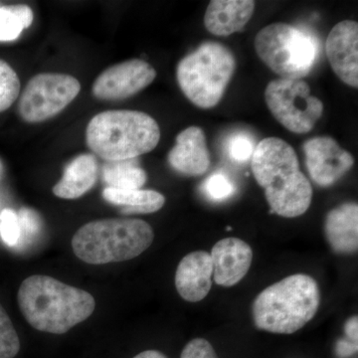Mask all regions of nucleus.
Masks as SVG:
<instances>
[{"label": "nucleus", "mask_w": 358, "mask_h": 358, "mask_svg": "<svg viewBox=\"0 0 358 358\" xmlns=\"http://www.w3.org/2000/svg\"><path fill=\"white\" fill-rule=\"evenodd\" d=\"M251 167L257 183L265 190L272 213L294 218L310 208L312 185L301 173L296 152L287 141L264 138L254 150Z\"/></svg>", "instance_id": "obj_1"}, {"label": "nucleus", "mask_w": 358, "mask_h": 358, "mask_svg": "<svg viewBox=\"0 0 358 358\" xmlns=\"http://www.w3.org/2000/svg\"><path fill=\"white\" fill-rule=\"evenodd\" d=\"M18 305L23 317L35 329L63 334L91 317L94 296L45 275H33L20 285Z\"/></svg>", "instance_id": "obj_2"}, {"label": "nucleus", "mask_w": 358, "mask_h": 358, "mask_svg": "<svg viewBox=\"0 0 358 358\" xmlns=\"http://www.w3.org/2000/svg\"><path fill=\"white\" fill-rule=\"evenodd\" d=\"M159 124L140 110H112L96 115L86 129L90 150L107 162L138 159L159 145Z\"/></svg>", "instance_id": "obj_3"}, {"label": "nucleus", "mask_w": 358, "mask_h": 358, "mask_svg": "<svg viewBox=\"0 0 358 358\" xmlns=\"http://www.w3.org/2000/svg\"><path fill=\"white\" fill-rule=\"evenodd\" d=\"M320 303V289L315 280L308 275L296 274L259 294L252 306V315L258 329L291 334L313 319Z\"/></svg>", "instance_id": "obj_4"}, {"label": "nucleus", "mask_w": 358, "mask_h": 358, "mask_svg": "<svg viewBox=\"0 0 358 358\" xmlns=\"http://www.w3.org/2000/svg\"><path fill=\"white\" fill-rule=\"evenodd\" d=\"M154 239L152 226L141 219H102L79 228L72 238V248L83 262L105 265L140 256Z\"/></svg>", "instance_id": "obj_5"}, {"label": "nucleus", "mask_w": 358, "mask_h": 358, "mask_svg": "<svg viewBox=\"0 0 358 358\" xmlns=\"http://www.w3.org/2000/svg\"><path fill=\"white\" fill-rule=\"evenodd\" d=\"M235 69L232 51L219 42L207 41L178 63L176 78L193 105L211 109L222 99Z\"/></svg>", "instance_id": "obj_6"}, {"label": "nucleus", "mask_w": 358, "mask_h": 358, "mask_svg": "<svg viewBox=\"0 0 358 358\" xmlns=\"http://www.w3.org/2000/svg\"><path fill=\"white\" fill-rule=\"evenodd\" d=\"M257 55L281 79L301 80L315 67L320 54L315 37L296 26L273 23L256 35Z\"/></svg>", "instance_id": "obj_7"}, {"label": "nucleus", "mask_w": 358, "mask_h": 358, "mask_svg": "<svg viewBox=\"0 0 358 358\" xmlns=\"http://www.w3.org/2000/svg\"><path fill=\"white\" fill-rule=\"evenodd\" d=\"M265 100L273 117L294 134L312 131L324 113V103L310 94L303 80L277 79L268 84Z\"/></svg>", "instance_id": "obj_8"}, {"label": "nucleus", "mask_w": 358, "mask_h": 358, "mask_svg": "<svg viewBox=\"0 0 358 358\" xmlns=\"http://www.w3.org/2000/svg\"><path fill=\"white\" fill-rule=\"evenodd\" d=\"M81 84L60 73H41L32 77L20 98L18 112L23 121L37 124L55 117L76 99Z\"/></svg>", "instance_id": "obj_9"}, {"label": "nucleus", "mask_w": 358, "mask_h": 358, "mask_svg": "<svg viewBox=\"0 0 358 358\" xmlns=\"http://www.w3.org/2000/svg\"><path fill=\"white\" fill-rule=\"evenodd\" d=\"M157 71L141 59H131L103 71L96 78L92 93L99 100H126L150 86Z\"/></svg>", "instance_id": "obj_10"}, {"label": "nucleus", "mask_w": 358, "mask_h": 358, "mask_svg": "<svg viewBox=\"0 0 358 358\" xmlns=\"http://www.w3.org/2000/svg\"><path fill=\"white\" fill-rule=\"evenodd\" d=\"M308 174L315 185L329 187L343 178L355 164L350 152L331 136H315L303 143Z\"/></svg>", "instance_id": "obj_11"}, {"label": "nucleus", "mask_w": 358, "mask_h": 358, "mask_svg": "<svg viewBox=\"0 0 358 358\" xmlns=\"http://www.w3.org/2000/svg\"><path fill=\"white\" fill-rule=\"evenodd\" d=\"M326 52L336 76L343 83L358 88V23L343 20L327 36Z\"/></svg>", "instance_id": "obj_12"}, {"label": "nucleus", "mask_w": 358, "mask_h": 358, "mask_svg": "<svg viewBox=\"0 0 358 358\" xmlns=\"http://www.w3.org/2000/svg\"><path fill=\"white\" fill-rule=\"evenodd\" d=\"M210 257L214 281L219 286L232 287L248 273L253 251L243 240L225 238L214 245Z\"/></svg>", "instance_id": "obj_13"}, {"label": "nucleus", "mask_w": 358, "mask_h": 358, "mask_svg": "<svg viewBox=\"0 0 358 358\" xmlns=\"http://www.w3.org/2000/svg\"><path fill=\"white\" fill-rule=\"evenodd\" d=\"M169 164L185 176H200L206 173L210 166V154L203 129L192 126L181 131L169 152Z\"/></svg>", "instance_id": "obj_14"}, {"label": "nucleus", "mask_w": 358, "mask_h": 358, "mask_svg": "<svg viewBox=\"0 0 358 358\" xmlns=\"http://www.w3.org/2000/svg\"><path fill=\"white\" fill-rule=\"evenodd\" d=\"M213 266L210 254L195 251L179 263L176 273V287L183 300L197 303L206 298L212 287Z\"/></svg>", "instance_id": "obj_15"}, {"label": "nucleus", "mask_w": 358, "mask_h": 358, "mask_svg": "<svg viewBox=\"0 0 358 358\" xmlns=\"http://www.w3.org/2000/svg\"><path fill=\"white\" fill-rule=\"evenodd\" d=\"M254 9L252 0H213L205 13V28L216 36H229L244 29Z\"/></svg>", "instance_id": "obj_16"}, {"label": "nucleus", "mask_w": 358, "mask_h": 358, "mask_svg": "<svg viewBox=\"0 0 358 358\" xmlns=\"http://www.w3.org/2000/svg\"><path fill=\"white\" fill-rule=\"evenodd\" d=\"M329 246L338 254H353L358 248V206L346 202L331 209L324 221Z\"/></svg>", "instance_id": "obj_17"}, {"label": "nucleus", "mask_w": 358, "mask_h": 358, "mask_svg": "<svg viewBox=\"0 0 358 358\" xmlns=\"http://www.w3.org/2000/svg\"><path fill=\"white\" fill-rule=\"evenodd\" d=\"M98 178V162L91 154L78 155L66 166L62 178L54 185L53 193L59 199H77L95 185Z\"/></svg>", "instance_id": "obj_18"}, {"label": "nucleus", "mask_w": 358, "mask_h": 358, "mask_svg": "<svg viewBox=\"0 0 358 358\" xmlns=\"http://www.w3.org/2000/svg\"><path fill=\"white\" fill-rule=\"evenodd\" d=\"M103 197L109 203L122 207L124 215L154 213L166 203V197L155 190L105 188Z\"/></svg>", "instance_id": "obj_19"}, {"label": "nucleus", "mask_w": 358, "mask_h": 358, "mask_svg": "<svg viewBox=\"0 0 358 358\" xmlns=\"http://www.w3.org/2000/svg\"><path fill=\"white\" fill-rule=\"evenodd\" d=\"M102 178L107 188L122 190L141 189L148 179L136 159L107 162L103 166Z\"/></svg>", "instance_id": "obj_20"}, {"label": "nucleus", "mask_w": 358, "mask_h": 358, "mask_svg": "<svg viewBox=\"0 0 358 358\" xmlns=\"http://www.w3.org/2000/svg\"><path fill=\"white\" fill-rule=\"evenodd\" d=\"M33 22V11L25 4L0 6V41H13Z\"/></svg>", "instance_id": "obj_21"}, {"label": "nucleus", "mask_w": 358, "mask_h": 358, "mask_svg": "<svg viewBox=\"0 0 358 358\" xmlns=\"http://www.w3.org/2000/svg\"><path fill=\"white\" fill-rule=\"evenodd\" d=\"M20 80L8 63L0 59V113L4 112L17 100Z\"/></svg>", "instance_id": "obj_22"}, {"label": "nucleus", "mask_w": 358, "mask_h": 358, "mask_svg": "<svg viewBox=\"0 0 358 358\" xmlns=\"http://www.w3.org/2000/svg\"><path fill=\"white\" fill-rule=\"evenodd\" d=\"M20 350V341L15 327L0 305V358H14Z\"/></svg>", "instance_id": "obj_23"}, {"label": "nucleus", "mask_w": 358, "mask_h": 358, "mask_svg": "<svg viewBox=\"0 0 358 358\" xmlns=\"http://www.w3.org/2000/svg\"><path fill=\"white\" fill-rule=\"evenodd\" d=\"M254 141L243 133L233 134L226 141V154L233 162L244 164L252 159L255 150Z\"/></svg>", "instance_id": "obj_24"}, {"label": "nucleus", "mask_w": 358, "mask_h": 358, "mask_svg": "<svg viewBox=\"0 0 358 358\" xmlns=\"http://www.w3.org/2000/svg\"><path fill=\"white\" fill-rule=\"evenodd\" d=\"M204 194L213 201H224L235 193L234 183L222 173H215L209 176L202 185Z\"/></svg>", "instance_id": "obj_25"}, {"label": "nucleus", "mask_w": 358, "mask_h": 358, "mask_svg": "<svg viewBox=\"0 0 358 358\" xmlns=\"http://www.w3.org/2000/svg\"><path fill=\"white\" fill-rule=\"evenodd\" d=\"M0 236L9 247L15 246L20 240L18 216L13 209H4L0 213Z\"/></svg>", "instance_id": "obj_26"}, {"label": "nucleus", "mask_w": 358, "mask_h": 358, "mask_svg": "<svg viewBox=\"0 0 358 358\" xmlns=\"http://www.w3.org/2000/svg\"><path fill=\"white\" fill-rule=\"evenodd\" d=\"M180 358H218L210 343L204 338L190 341L181 352Z\"/></svg>", "instance_id": "obj_27"}, {"label": "nucleus", "mask_w": 358, "mask_h": 358, "mask_svg": "<svg viewBox=\"0 0 358 358\" xmlns=\"http://www.w3.org/2000/svg\"><path fill=\"white\" fill-rule=\"evenodd\" d=\"M20 227V237L22 234L32 236L40 229V218L36 212L29 208H21L17 214Z\"/></svg>", "instance_id": "obj_28"}, {"label": "nucleus", "mask_w": 358, "mask_h": 358, "mask_svg": "<svg viewBox=\"0 0 358 358\" xmlns=\"http://www.w3.org/2000/svg\"><path fill=\"white\" fill-rule=\"evenodd\" d=\"M336 350L338 357H352L357 352V343H352L350 339H341L338 341Z\"/></svg>", "instance_id": "obj_29"}, {"label": "nucleus", "mask_w": 358, "mask_h": 358, "mask_svg": "<svg viewBox=\"0 0 358 358\" xmlns=\"http://www.w3.org/2000/svg\"><path fill=\"white\" fill-rule=\"evenodd\" d=\"M345 334L348 336V339L352 341V343H357L358 339V317H350V320L346 322L345 327Z\"/></svg>", "instance_id": "obj_30"}, {"label": "nucleus", "mask_w": 358, "mask_h": 358, "mask_svg": "<svg viewBox=\"0 0 358 358\" xmlns=\"http://www.w3.org/2000/svg\"><path fill=\"white\" fill-rule=\"evenodd\" d=\"M134 358H167L164 353L159 352V350H145V352H141L140 355H136Z\"/></svg>", "instance_id": "obj_31"}]
</instances>
